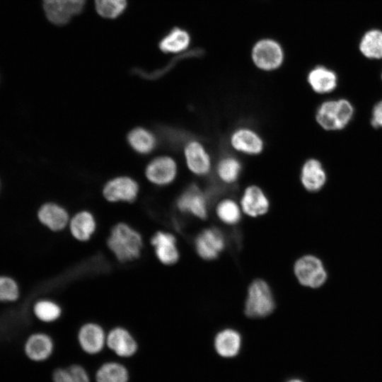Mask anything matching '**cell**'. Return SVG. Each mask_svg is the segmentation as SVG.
<instances>
[{"instance_id":"6da1fadb","label":"cell","mask_w":382,"mask_h":382,"mask_svg":"<svg viewBox=\"0 0 382 382\" xmlns=\"http://www.w3.org/2000/svg\"><path fill=\"white\" fill-rule=\"evenodd\" d=\"M143 245L139 231L124 222L114 225L107 238L108 249L121 263L137 260L141 256Z\"/></svg>"},{"instance_id":"d6986e66","label":"cell","mask_w":382,"mask_h":382,"mask_svg":"<svg viewBox=\"0 0 382 382\" xmlns=\"http://www.w3.org/2000/svg\"><path fill=\"white\" fill-rule=\"evenodd\" d=\"M307 81L312 90L319 94L333 91L337 86V76L330 69L317 66L308 74Z\"/></svg>"},{"instance_id":"30bf717a","label":"cell","mask_w":382,"mask_h":382,"mask_svg":"<svg viewBox=\"0 0 382 382\" xmlns=\"http://www.w3.org/2000/svg\"><path fill=\"white\" fill-rule=\"evenodd\" d=\"M195 249L204 260L216 259L225 246V239L222 233L214 228H207L195 238Z\"/></svg>"},{"instance_id":"cb8c5ba5","label":"cell","mask_w":382,"mask_h":382,"mask_svg":"<svg viewBox=\"0 0 382 382\" xmlns=\"http://www.w3.org/2000/svg\"><path fill=\"white\" fill-rule=\"evenodd\" d=\"M242 164L236 157L226 156L221 158L216 164V173L219 179L226 184L235 183L240 178Z\"/></svg>"},{"instance_id":"8992f818","label":"cell","mask_w":382,"mask_h":382,"mask_svg":"<svg viewBox=\"0 0 382 382\" xmlns=\"http://www.w3.org/2000/svg\"><path fill=\"white\" fill-rule=\"evenodd\" d=\"M229 143L233 150L248 156L259 155L265 148L262 137L255 130L247 127L236 129L230 136Z\"/></svg>"},{"instance_id":"f546056e","label":"cell","mask_w":382,"mask_h":382,"mask_svg":"<svg viewBox=\"0 0 382 382\" xmlns=\"http://www.w3.org/2000/svg\"><path fill=\"white\" fill-rule=\"evenodd\" d=\"M54 382H90L86 370L79 365H71L68 368H59L53 373Z\"/></svg>"},{"instance_id":"d4e9b609","label":"cell","mask_w":382,"mask_h":382,"mask_svg":"<svg viewBox=\"0 0 382 382\" xmlns=\"http://www.w3.org/2000/svg\"><path fill=\"white\" fill-rule=\"evenodd\" d=\"M131 147L139 154L150 153L156 146V140L154 135L149 130L137 127L132 129L127 136Z\"/></svg>"},{"instance_id":"9c48e42d","label":"cell","mask_w":382,"mask_h":382,"mask_svg":"<svg viewBox=\"0 0 382 382\" xmlns=\"http://www.w3.org/2000/svg\"><path fill=\"white\" fill-rule=\"evenodd\" d=\"M145 174L152 183L157 185H167L176 178L178 166L173 158L167 156H159L148 164Z\"/></svg>"},{"instance_id":"5b68a950","label":"cell","mask_w":382,"mask_h":382,"mask_svg":"<svg viewBox=\"0 0 382 382\" xmlns=\"http://www.w3.org/2000/svg\"><path fill=\"white\" fill-rule=\"evenodd\" d=\"M254 64L265 71H274L280 67L284 60L281 46L274 40L265 39L258 41L252 50Z\"/></svg>"},{"instance_id":"e0dca14e","label":"cell","mask_w":382,"mask_h":382,"mask_svg":"<svg viewBox=\"0 0 382 382\" xmlns=\"http://www.w3.org/2000/svg\"><path fill=\"white\" fill-rule=\"evenodd\" d=\"M327 175L322 163L316 158L307 159L301 168L300 181L310 192H317L325 185Z\"/></svg>"},{"instance_id":"ffe728a7","label":"cell","mask_w":382,"mask_h":382,"mask_svg":"<svg viewBox=\"0 0 382 382\" xmlns=\"http://www.w3.org/2000/svg\"><path fill=\"white\" fill-rule=\"evenodd\" d=\"M54 349L52 339L45 333H35L30 335L25 345L27 357L35 361H42L52 354Z\"/></svg>"},{"instance_id":"52a82bcc","label":"cell","mask_w":382,"mask_h":382,"mask_svg":"<svg viewBox=\"0 0 382 382\" xmlns=\"http://www.w3.org/2000/svg\"><path fill=\"white\" fill-rule=\"evenodd\" d=\"M184 156L189 170L195 175L205 176L210 173L212 158L202 142L195 139L189 141L185 146Z\"/></svg>"},{"instance_id":"83f0119b","label":"cell","mask_w":382,"mask_h":382,"mask_svg":"<svg viewBox=\"0 0 382 382\" xmlns=\"http://www.w3.org/2000/svg\"><path fill=\"white\" fill-rule=\"evenodd\" d=\"M127 0H95L98 14L107 19L120 17L127 9Z\"/></svg>"},{"instance_id":"e575fe53","label":"cell","mask_w":382,"mask_h":382,"mask_svg":"<svg viewBox=\"0 0 382 382\" xmlns=\"http://www.w3.org/2000/svg\"><path fill=\"white\" fill-rule=\"evenodd\" d=\"M381 79H382V72H381Z\"/></svg>"},{"instance_id":"603a6c76","label":"cell","mask_w":382,"mask_h":382,"mask_svg":"<svg viewBox=\"0 0 382 382\" xmlns=\"http://www.w3.org/2000/svg\"><path fill=\"white\" fill-rule=\"evenodd\" d=\"M359 47L366 58L382 59V30L371 29L366 32L361 38Z\"/></svg>"},{"instance_id":"d6a6232c","label":"cell","mask_w":382,"mask_h":382,"mask_svg":"<svg viewBox=\"0 0 382 382\" xmlns=\"http://www.w3.org/2000/svg\"><path fill=\"white\" fill-rule=\"evenodd\" d=\"M371 125L374 128L382 127V100L378 101L373 108Z\"/></svg>"},{"instance_id":"ac0fdd59","label":"cell","mask_w":382,"mask_h":382,"mask_svg":"<svg viewBox=\"0 0 382 382\" xmlns=\"http://www.w3.org/2000/svg\"><path fill=\"white\" fill-rule=\"evenodd\" d=\"M67 228L75 240L86 242L96 232V220L89 211L82 210L70 217Z\"/></svg>"},{"instance_id":"8fae6325","label":"cell","mask_w":382,"mask_h":382,"mask_svg":"<svg viewBox=\"0 0 382 382\" xmlns=\"http://www.w3.org/2000/svg\"><path fill=\"white\" fill-rule=\"evenodd\" d=\"M240 206L242 212L246 215L258 217L268 212L270 201L260 187L250 185L245 188L241 198Z\"/></svg>"},{"instance_id":"1f68e13d","label":"cell","mask_w":382,"mask_h":382,"mask_svg":"<svg viewBox=\"0 0 382 382\" xmlns=\"http://www.w3.org/2000/svg\"><path fill=\"white\" fill-rule=\"evenodd\" d=\"M42 3H49L60 6L74 16L80 14L86 6V0H42Z\"/></svg>"},{"instance_id":"7c38bea8","label":"cell","mask_w":382,"mask_h":382,"mask_svg":"<svg viewBox=\"0 0 382 382\" xmlns=\"http://www.w3.org/2000/svg\"><path fill=\"white\" fill-rule=\"evenodd\" d=\"M176 204L182 212L189 213L200 219L207 217V198L196 185L188 187L179 196Z\"/></svg>"},{"instance_id":"4316f807","label":"cell","mask_w":382,"mask_h":382,"mask_svg":"<svg viewBox=\"0 0 382 382\" xmlns=\"http://www.w3.org/2000/svg\"><path fill=\"white\" fill-rule=\"evenodd\" d=\"M240 204L232 199L226 198L220 201L216 207V214L219 220L228 225H234L241 218Z\"/></svg>"},{"instance_id":"2e32d148","label":"cell","mask_w":382,"mask_h":382,"mask_svg":"<svg viewBox=\"0 0 382 382\" xmlns=\"http://www.w3.org/2000/svg\"><path fill=\"white\" fill-rule=\"evenodd\" d=\"M39 221L50 231L59 232L67 228L70 216L61 205L48 202L41 206L37 212Z\"/></svg>"},{"instance_id":"44dd1931","label":"cell","mask_w":382,"mask_h":382,"mask_svg":"<svg viewBox=\"0 0 382 382\" xmlns=\"http://www.w3.org/2000/svg\"><path fill=\"white\" fill-rule=\"evenodd\" d=\"M241 337L235 330L227 328L218 332L214 339L216 352L224 357H235L240 351Z\"/></svg>"},{"instance_id":"277c9868","label":"cell","mask_w":382,"mask_h":382,"mask_svg":"<svg viewBox=\"0 0 382 382\" xmlns=\"http://www.w3.org/2000/svg\"><path fill=\"white\" fill-rule=\"evenodd\" d=\"M294 273L299 283L312 289L320 288L328 279L323 262L313 255H305L296 260Z\"/></svg>"},{"instance_id":"7402d4cb","label":"cell","mask_w":382,"mask_h":382,"mask_svg":"<svg viewBox=\"0 0 382 382\" xmlns=\"http://www.w3.org/2000/svg\"><path fill=\"white\" fill-rule=\"evenodd\" d=\"M190 37L184 29L178 27L172 28L158 42V47L164 53H179L190 45Z\"/></svg>"},{"instance_id":"ba28073f","label":"cell","mask_w":382,"mask_h":382,"mask_svg":"<svg viewBox=\"0 0 382 382\" xmlns=\"http://www.w3.org/2000/svg\"><path fill=\"white\" fill-rule=\"evenodd\" d=\"M138 193L137 183L127 176H120L110 180L103 190L104 197L110 202H133Z\"/></svg>"},{"instance_id":"484cf974","label":"cell","mask_w":382,"mask_h":382,"mask_svg":"<svg viewBox=\"0 0 382 382\" xmlns=\"http://www.w3.org/2000/svg\"><path fill=\"white\" fill-rule=\"evenodd\" d=\"M96 378L97 382H127L129 373L121 364L108 362L98 369Z\"/></svg>"},{"instance_id":"4fadbf2b","label":"cell","mask_w":382,"mask_h":382,"mask_svg":"<svg viewBox=\"0 0 382 382\" xmlns=\"http://www.w3.org/2000/svg\"><path fill=\"white\" fill-rule=\"evenodd\" d=\"M150 243L154 247L158 260L165 265H173L179 260V251L176 238L169 232L158 231L151 238Z\"/></svg>"},{"instance_id":"3957f363","label":"cell","mask_w":382,"mask_h":382,"mask_svg":"<svg viewBox=\"0 0 382 382\" xmlns=\"http://www.w3.org/2000/svg\"><path fill=\"white\" fill-rule=\"evenodd\" d=\"M275 303L268 284L262 279L254 280L248 287L245 313L250 318H264L272 313Z\"/></svg>"},{"instance_id":"f1b7e54d","label":"cell","mask_w":382,"mask_h":382,"mask_svg":"<svg viewBox=\"0 0 382 382\" xmlns=\"http://www.w3.org/2000/svg\"><path fill=\"white\" fill-rule=\"evenodd\" d=\"M35 316L45 323H52L58 320L62 311L59 304L51 300H40L33 308Z\"/></svg>"},{"instance_id":"836d02e7","label":"cell","mask_w":382,"mask_h":382,"mask_svg":"<svg viewBox=\"0 0 382 382\" xmlns=\"http://www.w3.org/2000/svg\"><path fill=\"white\" fill-rule=\"evenodd\" d=\"M288 382H303V381L299 379H291Z\"/></svg>"},{"instance_id":"4dcf8cb0","label":"cell","mask_w":382,"mask_h":382,"mask_svg":"<svg viewBox=\"0 0 382 382\" xmlns=\"http://www.w3.org/2000/svg\"><path fill=\"white\" fill-rule=\"evenodd\" d=\"M19 296L18 286L16 282L8 277H0V301H13Z\"/></svg>"},{"instance_id":"5bb4252c","label":"cell","mask_w":382,"mask_h":382,"mask_svg":"<svg viewBox=\"0 0 382 382\" xmlns=\"http://www.w3.org/2000/svg\"><path fill=\"white\" fill-rule=\"evenodd\" d=\"M106 336L103 327L95 322L83 324L78 332V342L81 348L90 354H98L106 345Z\"/></svg>"},{"instance_id":"7a4b0ae2","label":"cell","mask_w":382,"mask_h":382,"mask_svg":"<svg viewBox=\"0 0 382 382\" xmlns=\"http://www.w3.org/2000/svg\"><path fill=\"white\" fill-rule=\"evenodd\" d=\"M354 107L346 99L328 100L316 110V120L324 129L335 131L344 129L354 115Z\"/></svg>"},{"instance_id":"9a60e30c","label":"cell","mask_w":382,"mask_h":382,"mask_svg":"<svg viewBox=\"0 0 382 382\" xmlns=\"http://www.w3.org/2000/svg\"><path fill=\"white\" fill-rule=\"evenodd\" d=\"M106 345L110 349L122 357L133 356L138 349V345L126 328L117 326L112 328L106 336Z\"/></svg>"}]
</instances>
